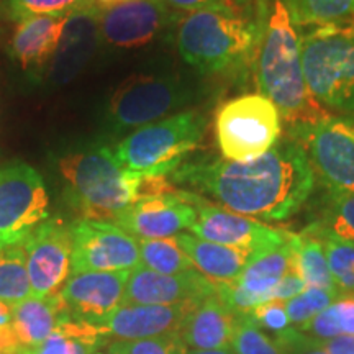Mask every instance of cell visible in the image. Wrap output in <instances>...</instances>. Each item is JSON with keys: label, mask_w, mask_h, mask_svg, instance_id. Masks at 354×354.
<instances>
[{"label": "cell", "mask_w": 354, "mask_h": 354, "mask_svg": "<svg viewBox=\"0 0 354 354\" xmlns=\"http://www.w3.org/2000/svg\"><path fill=\"white\" fill-rule=\"evenodd\" d=\"M172 179L207 194L234 214L266 221L290 218L315 187L307 154L292 138L279 141L251 161L223 158L187 162L172 172Z\"/></svg>", "instance_id": "obj_1"}, {"label": "cell", "mask_w": 354, "mask_h": 354, "mask_svg": "<svg viewBox=\"0 0 354 354\" xmlns=\"http://www.w3.org/2000/svg\"><path fill=\"white\" fill-rule=\"evenodd\" d=\"M264 25L254 10L202 8L180 19L177 50L205 76L238 71L259 50Z\"/></svg>", "instance_id": "obj_2"}, {"label": "cell", "mask_w": 354, "mask_h": 354, "mask_svg": "<svg viewBox=\"0 0 354 354\" xmlns=\"http://www.w3.org/2000/svg\"><path fill=\"white\" fill-rule=\"evenodd\" d=\"M258 86L290 125L328 117L305 82L300 37L284 0H276L266 20L258 55Z\"/></svg>", "instance_id": "obj_3"}, {"label": "cell", "mask_w": 354, "mask_h": 354, "mask_svg": "<svg viewBox=\"0 0 354 354\" xmlns=\"http://www.w3.org/2000/svg\"><path fill=\"white\" fill-rule=\"evenodd\" d=\"M66 197L82 218L113 221L140 201L141 174L122 166L109 146L66 154L59 161Z\"/></svg>", "instance_id": "obj_4"}, {"label": "cell", "mask_w": 354, "mask_h": 354, "mask_svg": "<svg viewBox=\"0 0 354 354\" xmlns=\"http://www.w3.org/2000/svg\"><path fill=\"white\" fill-rule=\"evenodd\" d=\"M310 94L325 110L354 117V24L317 26L300 38Z\"/></svg>", "instance_id": "obj_5"}, {"label": "cell", "mask_w": 354, "mask_h": 354, "mask_svg": "<svg viewBox=\"0 0 354 354\" xmlns=\"http://www.w3.org/2000/svg\"><path fill=\"white\" fill-rule=\"evenodd\" d=\"M205 130V115L198 110H184L131 131L115 146L113 153L128 171L166 177L197 149Z\"/></svg>", "instance_id": "obj_6"}, {"label": "cell", "mask_w": 354, "mask_h": 354, "mask_svg": "<svg viewBox=\"0 0 354 354\" xmlns=\"http://www.w3.org/2000/svg\"><path fill=\"white\" fill-rule=\"evenodd\" d=\"M281 113L264 94H245L225 102L215 115V138L228 161L263 156L281 140Z\"/></svg>", "instance_id": "obj_7"}, {"label": "cell", "mask_w": 354, "mask_h": 354, "mask_svg": "<svg viewBox=\"0 0 354 354\" xmlns=\"http://www.w3.org/2000/svg\"><path fill=\"white\" fill-rule=\"evenodd\" d=\"M192 99V88L169 76H136L110 97L104 128L112 136L130 135L149 123L177 112Z\"/></svg>", "instance_id": "obj_8"}, {"label": "cell", "mask_w": 354, "mask_h": 354, "mask_svg": "<svg viewBox=\"0 0 354 354\" xmlns=\"http://www.w3.org/2000/svg\"><path fill=\"white\" fill-rule=\"evenodd\" d=\"M289 135L302 146L326 190L354 194V117L328 115L315 123H297Z\"/></svg>", "instance_id": "obj_9"}, {"label": "cell", "mask_w": 354, "mask_h": 354, "mask_svg": "<svg viewBox=\"0 0 354 354\" xmlns=\"http://www.w3.org/2000/svg\"><path fill=\"white\" fill-rule=\"evenodd\" d=\"M50 218V198L39 172L24 161L0 166V246L21 245Z\"/></svg>", "instance_id": "obj_10"}, {"label": "cell", "mask_w": 354, "mask_h": 354, "mask_svg": "<svg viewBox=\"0 0 354 354\" xmlns=\"http://www.w3.org/2000/svg\"><path fill=\"white\" fill-rule=\"evenodd\" d=\"M71 274L117 272L140 268L138 240L112 221L81 218L71 223Z\"/></svg>", "instance_id": "obj_11"}, {"label": "cell", "mask_w": 354, "mask_h": 354, "mask_svg": "<svg viewBox=\"0 0 354 354\" xmlns=\"http://www.w3.org/2000/svg\"><path fill=\"white\" fill-rule=\"evenodd\" d=\"M183 194L197 210V218L189 232L202 240L253 251L258 254L261 251L282 245L292 234L210 203L196 192L183 190Z\"/></svg>", "instance_id": "obj_12"}, {"label": "cell", "mask_w": 354, "mask_h": 354, "mask_svg": "<svg viewBox=\"0 0 354 354\" xmlns=\"http://www.w3.org/2000/svg\"><path fill=\"white\" fill-rule=\"evenodd\" d=\"M33 297L57 295L71 276L73 238L63 218H48L21 243Z\"/></svg>", "instance_id": "obj_13"}, {"label": "cell", "mask_w": 354, "mask_h": 354, "mask_svg": "<svg viewBox=\"0 0 354 354\" xmlns=\"http://www.w3.org/2000/svg\"><path fill=\"white\" fill-rule=\"evenodd\" d=\"M176 13L165 0H125L100 12L102 44L112 48H140L153 41Z\"/></svg>", "instance_id": "obj_14"}, {"label": "cell", "mask_w": 354, "mask_h": 354, "mask_svg": "<svg viewBox=\"0 0 354 354\" xmlns=\"http://www.w3.org/2000/svg\"><path fill=\"white\" fill-rule=\"evenodd\" d=\"M196 218V207L184 197L183 190H176L133 202L112 223L136 240H159L177 236L192 227Z\"/></svg>", "instance_id": "obj_15"}, {"label": "cell", "mask_w": 354, "mask_h": 354, "mask_svg": "<svg viewBox=\"0 0 354 354\" xmlns=\"http://www.w3.org/2000/svg\"><path fill=\"white\" fill-rule=\"evenodd\" d=\"M131 271L71 274L59 292L73 320L104 326L123 305Z\"/></svg>", "instance_id": "obj_16"}, {"label": "cell", "mask_w": 354, "mask_h": 354, "mask_svg": "<svg viewBox=\"0 0 354 354\" xmlns=\"http://www.w3.org/2000/svg\"><path fill=\"white\" fill-rule=\"evenodd\" d=\"M215 294V284L197 269L180 274H161L140 268L128 277L123 305H177L202 302Z\"/></svg>", "instance_id": "obj_17"}, {"label": "cell", "mask_w": 354, "mask_h": 354, "mask_svg": "<svg viewBox=\"0 0 354 354\" xmlns=\"http://www.w3.org/2000/svg\"><path fill=\"white\" fill-rule=\"evenodd\" d=\"M201 302L177 305H122L102 326L107 338L117 342L180 333L185 318Z\"/></svg>", "instance_id": "obj_18"}, {"label": "cell", "mask_w": 354, "mask_h": 354, "mask_svg": "<svg viewBox=\"0 0 354 354\" xmlns=\"http://www.w3.org/2000/svg\"><path fill=\"white\" fill-rule=\"evenodd\" d=\"M99 17L100 10L92 7L69 13L48 73L53 86H63L73 81L95 55L102 44Z\"/></svg>", "instance_id": "obj_19"}, {"label": "cell", "mask_w": 354, "mask_h": 354, "mask_svg": "<svg viewBox=\"0 0 354 354\" xmlns=\"http://www.w3.org/2000/svg\"><path fill=\"white\" fill-rule=\"evenodd\" d=\"M238 318L240 315L214 294L189 313L180 328V336L190 349H228L232 348Z\"/></svg>", "instance_id": "obj_20"}, {"label": "cell", "mask_w": 354, "mask_h": 354, "mask_svg": "<svg viewBox=\"0 0 354 354\" xmlns=\"http://www.w3.org/2000/svg\"><path fill=\"white\" fill-rule=\"evenodd\" d=\"M68 15H37L17 24L10 55L24 69H41L55 57Z\"/></svg>", "instance_id": "obj_21"}, {"label": "cell", "mask_w": 354, "mask_h": 354, "mask_svg": "<svg viewBox=\"0 0 354 354\" xmlns=\"http://www.w3.org/2000/svg\"><path fill=\"white\" fill-rule=\"evenodd\" d=\"M176 240L192 261L194 268L212 282H230L238 279L248 261L256 254L253 251L202 240L192 233L177 234Z\"/></svg>", "instance_id": "obj_22"}, {"label": "cell", "mask_w": 354, "mask_h": 354, "mask_svg": "<svg viewBox=\"0 0 354 354\" xmlns=\"http://www.w3.org/2000/svg\"><path fill=\"white\" fill-rule=\"evenodd\" d=\"M71 315L61 294L51 297H26L12 305V325L21 348H33L43 343L59 323Z\"/></svg>", "instance_id": "obj_23"}, {"label": "cell", "mask_w": 354, "mask_h": 354, "mask_svg": "<svg viewBox=\"0 0 354 354\" xmlns=\"http://www.w3.org/2000/svg\"><path fill=\"white\" fill-rule=\"evenodd\" d=\"M292 236V234H290ZM292 269L290 238L282 245L261 251L248 261L238 279H234L243 290L258 300V304L269 302V295L281 279Z\"/></svg>", "instance_id": "obj_24"}, {"label": "cell", "mask_w": 354, "mask_h": 354, "mask_svg": "<svg viewBox=\"0 0 354 354\" xmlns=\"http://www.w3.org/2000/svg\"><path fill=\"white\" fill-rule=\"evenodd\" d=\"M109 342L100 326L69 318L33 348H21L17 354H95Z\"/></svg>", "instance_id": "obj_25"}, {"label": "cell", "mask_w": 354, "mask_h": 354, "mask_svg": "<svg viewBox=\"0 0 354 354\" xmlns=\"http://www.w3.org/2000/svg\"><path fill=\"white\" fill-rule=\"evenodd\" d=\"M292 268L304 279L307 287L338 290L331 277L328 261L320 238L310 228H305L300 234H292Z\"/></svg>", "instance_id": "obj_26"}, {"label": "cell", "mask_w": 354, "mask_h": 354, "mask_svg": "<svg viewBox=\"0 0 354 354\" xmlns=\"http://www.w3.org/2000/svg\"><path fill=\"white\" fill-rule=\"evenodd\" d=\"M294 25H351L354 24V0H289Z\"/></svg>", "instance_id": "obj_27"}, {"label": "cell", "mask_w": 354, "mask_h": 354, "mask_svg": "<svg viewBox=\"0 0 354 354\" xmlns=\"http://www.w3.org/2000/svg\"><path fill=\"white\" fill-rule=\"evenodd\" d=\"M320 238L323 250H325L328 268L333 277L336 289L342 294L354 295V245L344 241L336 234L323 228L320 223H312L308 227Z\"/></svg>", "instance_id": "obj_28"}, {"label": "cell", "mask_w": 354, "mask_h": 354, "mask_svg": "<svg viewBox=\"0 0 354 354\" xmlns=\"http://www.w3.org/2000/svg\"><path fill=\"white\" fill-rule=\"evenodd\" d=\"M32 295L24 245L0 248V302L15 305Z\"/></svg>", "instance_id": "obj_29"}, {"label": "cell", "mask_w": 354, "mask_h": 354, "mask_svg": "<svg viewBox=\"0 0 354 354\" xmlns=\"http://www.w3.org/2000/svg\"><path fill=\"white\" fill-rule=\"evenodd\" d=\"M141 266L161 274H180L192 271L194 264L174 238L138 240Z\"/></svg>", "instance_id": "obj_30"}, {"label": "cell", "mask_w": 354, "mask_h": 354, "mask_svg": "<svg viewBox=\"0 0 354 354\" xmlns=\"http://www.w3.org/2000/svg\"><path fill=\"white\" fill-rule=\"evenodd\" d=\"M300 331H307L317 339L354 335V295L342 294Z\"/></svg>", "instance_id": "obj_31"}, {"label": "cell", "mask_w": 354, "mask_h": 354, "mask_svg": "<svg viewBox=\"0 0 354 354\" xmlns=\"http://www.w3.org/2000/svg\"><path fill=\"white\" fill-rule=\"evenodd\" d=\"M325 209L322 220L317 221L323 228L354 245V194L326 190Z\"/></svg>", "instance_id": "obj_32"}, {"label": "cell", "mask_w": 354, "mask_h": 354, "mask_svg": "<svg viewBox=\"0 0 354 354\" xmlns=\"http://www.w3.org/2000/svg\"><path fill=\"white\" fill-rule=\"evenodd\" d=\"M87 7H92L88 0H2V12L17 24L28 17L69 15Z\"/></svg>", "instance_id": "obj_33"}, {"label": "cell", "mask_w": 354, "mask_h": 354, "mask_svg": "<svg viewBox=\"0 0 354 354\" xmlns=\"http://www.w3.org/2000/svg\"><path fill=\"white\" fill-rule=\"evenodd\" d=\"M232 351L234 354H286L284 346L271 335L261 330L250 313L238 318Z\"/></svg>", "instance_id": "obj_34"}, {"label": "cell", "mask_w": 354, "mask_h": 354, "mask_svg": "<svg viewBox=\"0 0 354 354\" xmlns=\"http://www.w3.org/2000/svg\"><path fill=\"white\" fill-rule=\"evenodd\" d=\"M339 295H342L339 290L307 287L297 297L286 302L287 315L290 318L292 326L300 331L312 318H315L318 313H322L326 307H330Z\"/></svg>", "instance_id": "obj_35"}, {"label": "cell", "mask_w": 354, "mask_h": 354, "mask_svg": "<svg viewBox=\"0 0 354 354\" xmlns=\"http://www.w3.org/2000/svg\"><path fill=\"white\" fill-rule=\"evenodd\" d=\"M113 354H187L180 333H171L135 342H113L109 346Z\"/></svg>", "instance_id": "obj_36"}, {"label": "cell", "mask_w": 354, "mask_h": 354, "mask_svg": "<svg viewBox=\"0 0 354 354\" xmlns=\"http://www.w3.org/2000/svg\"><path fill=\"white\" fill-rule=\"evenodd\" d=\"M250 315L258 323L261 330L276 338L279 343L286 342L297 331V328L292 326L290 318L287 315L286 302H282V300H271V302L261 304L251 310Z\"/></svg>", "instance_id": "obj_37"}, {"label": "cell", "mask_w": 354, "mask_h": 354, "mask_svg": "<svg viewBox=\"0 0 354 354\" xmlns=\"http://www.w3.org/2000/svg\"><path fill=\"white\" fill-rule=\"evenodd\" d=\"M172 12L190 13L202 8H236L254 10L253 0H165Z\"/></svg>", "instance_id": "obj_38"}, {"label": "cell", "mask_w": 354, "mask_h": 354, "mask_svg": "<svg viewBox=\"0 0 354 354\" xmlns=\"http://www.w3.org/2000/svg\"><path fill=\"white\" fill-rule=\"evenodd\" d=\"M21 344L12 325V305L0 302V353L17 354Z\"/></svg>", "instance_id": "obj_39"}, {"label": "cell", "mask_w": 354, "mask_h": 354, "mask_svg": "<svg viewBox=\"0 0 354 354\" xmlns=\"http://www.w3.org/2000/svg\"><path fill=\"white\" fill-rule=\"evenodd\" d=\"M305 289H307V286H305L304 279L294 271V268H292L290 271L281 279V282L274 287L271 295H269V302H271V300H282V302H287V300L302 294Z\"/></svg>", "instance_id": "obj_40"}, {"label": "cell", "mask_w": 354, "mask_h": 354, "mask_svg": "<svg viewBox=\"0 0 354 354\" xmlns=\"http://www.w3.org/2000/svg\"><path fill=\"white\" fill-rule=\"evenodd\" d=\"M284 346L286 354H328L323 348L320 339L312 338V336L302 335V331H295L286 342H281Z\"/></svg>", "instance_id": "obj_41"}, {"label": "cell", "mask_w": 354, "mask_h": 354, "mask_svg": "<svg viewBox=\"0 0 354 354\" xmlns=\"http://www.w3.org/2000/svg\"><path fill=\"white\" fill-rule=\"evenodd\" d=\"M328 354H354V335L336 336L330 339H320Z\"/></svg>", "instance_id": "obj_42"}, {"label": "cell", "mask_w": 354, "mask_h": 354, "mask_svg": "<svg viewBox=\"0 0 354 354\" xmlns=\"http://www.w3.org/2000/svg\"><path fill=\"white\" fill-rule=\"evenodd\" d=\"M91 2V6L97 8V10H105V8H110L113 6H117V3L120 2H125V0H88Z\"/></svg>", "instance_id": "obj_43"}, {"label": "cell", "mask_w": 354, "mask_h": 354, "mask_svg": "<svg viewBox=\"0 0 354 354\" xmlns=\"http://www.w3.org/2000/svg\"><path fill=\"white\" fill-rule=\"evenodd\" d=\"M187 354H234L232 348L228 349H207V351H202V349H190Z\"/></svg>", "instance_id": "obj_44"}, {"label": "cell", "mask_w": 354, "mask_h": 354, "mask_svg": "<svg viewBox=\"0 0 354 354\" xmlns=\"http://www.w3.org/2000/svg\"><path fill=\"white\" fill-rule=\"evenodd\" d=\"M95 354H113V353H110L109 349H107V351H99V353H95Z\"/></svg>", "instance_id": "obj_45"}, {"label": "cell", "mask_w": 354, "mask_h": 354, "mask_svg": "<svg viewBox=\"0 0 354 354\" xmlns=\"http://www.w3.org/2000/svg\"><path fill=\"white\" fill-rule=\"evenodd\" d=\"M0 32H2V30H0Z\"/></svg>", "instance_id": "obj_46"}, {"label": "cell", "mask_w": 354, "mask_h": 354, "mask_svg": "<svg viewBox=\"0 0 354 354\" xmlns=\"http://www.w3.org/2000/svg\"><path fill=\"white\" fill-rule=\"evenodd\" d=\"M0 354H2V353H0Z\"/></svg>", "instance_id": "obj_47"}, {"label": "cell", "mask_w": 354, "mask_h": 354, "mask_svg": "<svg viewBox=\"0 0 354 354\" xmlns=\"http://www.w3.org/2000/svg\"><path fill=\"white\" fill-rule=\"evenodd\" d=\"M0 248H2V246H0Z\"/></svg>", "instance_id": "obj_48"}]
</instances>
